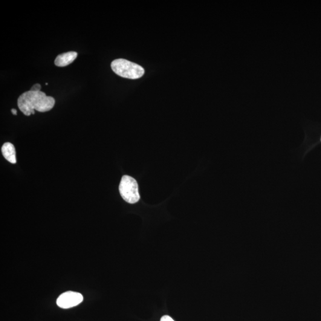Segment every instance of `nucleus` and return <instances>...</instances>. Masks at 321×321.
<instances>
[{
  "label": "nucleus",
  "mask_w": 321,
  "mask_h": 321,
  "mask_svg": "<svg viewBox=\"0 0 321 321\" xmlns=\"http://www.w3.org/2000/svg\"><path fill=\"white\" fill-rule=\"evenodd\" d=\"M55 102L54 98L47 96L44 92L30 90L20 95L17 100V105L20 110L29 116L35 114V110L41 112L51 110Z\"/></svg>",
  "instance_id": "nucleus-1"
},
{
  "label": "nucleus",
  "mask_w": 321,
  "mask_h": 321,
  "mask_svg": "<svg viewBox=\"0 0 321 321\" xmlns=\"http://www.w3.org/2000/svg\"><path fill=\"white\" fill-rule=\"evenodd\" d=\"M111 69L115 74L130 79H137L143 76L144 69L135 63L125 59H116L111 63Z\"/></svg>",
  "instance_id": "nucleus-2"
},
{
  "label": "nucleus",
  "mask_w": 321,
  "mask_h": 321,
  "mask_svg": "<svg viewBox=\"0 0 321 321\" xmlns=\"http://www.w3.org/2000/svg\"><path fill=\"white\" fill-rule=\"evenodd\" d=\"M119 191L121 197L127 203L134 204L140 201V195L137 181L131 176H123L120 183Z\"/></svg>",
  "instance_id": "nucleus-3"
},
{
  "label": "nucleus",
  "mask_w": 321,
  "mask_h": 321,
  "mask_svg": "<svg viewBox=\"0 0 321 321\" xmlns=\"http://www.w3.org/2000/svg\"><path fill=\"white\" fill-rule=\"evenodd\" d=\"M83 300L82 294L77 292L69 291L61 294L57 300V305L63 309H69L79 305Z\"/></svg>",
  "instance_id": "nucleus-4"
},
{
  "label": "nucleus",
  "mask_w": 321,
  "mask_h": 321,
  "mask_svg": "<svg viewBox=\"0 0 321 321\" xmlns=\"http://www.w3.org/2000/svg\"><path fill=\"white\" fill-rule=\"evenodd\" d=\"M77 56V53L74 51L60 54L55 60V65L59 67H65L73 63Z\"/></svg>",
  "instance_id": "nucleus-5"
},
{
  "label": "nucleus",
  "mask_w": 321,
  "mask_h": 321,
  "mask_svg": "<svg viewBox=\"0 0 321 321\" xmlns=\"http://www.w3.org/2000/svg\"><path fill=\"white\" fill-rule=\"evenodd\" d=\"M1 152L5 160L11 164L16 163V150L12 143H5L1 147Z\"/></svg>",
  "instance_id": "nucleus-6"
},
{
  "label": "nucleus",
  "mask_w": 321,
  "mask_h": 321,
  "mask_svg": "<svg viewBox=\"0 0 321 321\" xmlns=\"http://www.w3.org/2000/svg\"><path fill=\"white\" fill-rule=\"evenodd\" d=\"M40 89H41V85H40L39 83H36L35 84V85L33 86V87L31 88V91L39 92L40 91Z\"/></svg>",
  "instance_id": "nucleus-7"
},
{
  "label": "nucleus",
  "mask_w": 321,
  "mask_h": 321,
  "mask_svg": "<svg viewBox=\"0 0 321 321\" xmlns=\"http://www.w3.org/2000/svg\"><path fill=\"white\" fill-rule=\"evenodd\" d=\"M160 321H175L173 320L172 317L168 316V315H164L163 317L161 318Z\"/></svg>",
  "instance_id": "nucleus-8"
},
{
  "label": "nucleus",
  "mask_w": 321,
  "mask_h": 321,
  "mask_svg": "<svg viewBox=\"0 0 321 321\" xmlns=\"http://www.w3.org/2000/svg\"><path fill=\"white\" fill-rule=\"evenodd\" d=\"M11 112H12V114L13 115H17V110H16V109H14V108L11 109Z\"/></svg>",
  "instance_id": "nucleus-9"
}]
</instances>
